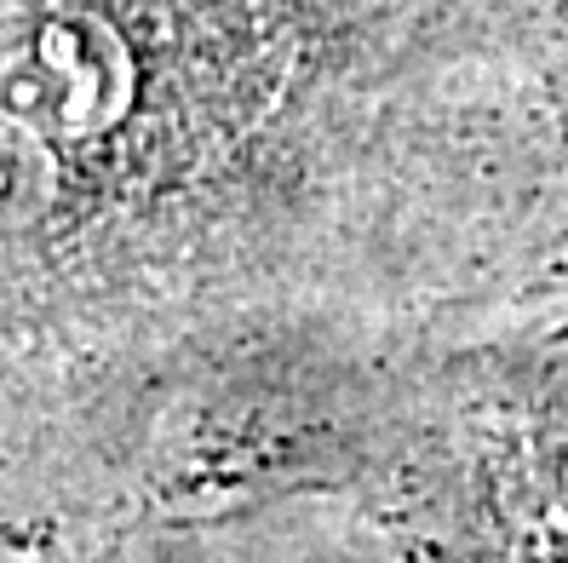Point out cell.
<instances>
[{
	"label": "cell",
	"instance_id": "cell-1",
	"mask_svg": "<svg viewBox=\"0 0 568 563\" xmlns=\"http://www.w3.org/2000/svg\"><path fill=\"white\" fill-rule=\"evenodd\" d=\"M385 414L408 563H568V311L414 356Z\"/></svg>",
	"mask_w": 568,
	"mask_h": 563
}]
</instances>
